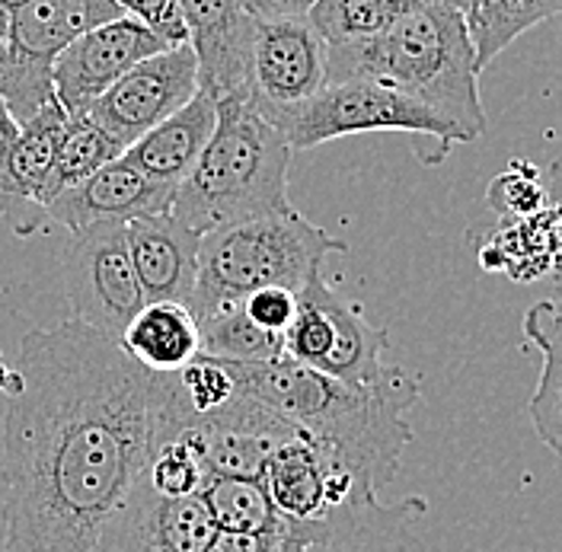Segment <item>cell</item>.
<instances>
[{
  "mask_svg": "<svg viewBox=\"0 0 562 552\" xmlns=\"http://www.w3.org/2000/svg\"><path fill=\"white\" fill-rule=\"evenodd\" d=\"M3 552H93L150 450V371L97 329H33L3 383Z\"/></svg>",
  "mask_w": 562,
  "mask_h": 552,
  "instance_id": "1",
  "label": "cell"
},
{
  "mask_svg": "<svg viewBox=\"0 0 562 552\" xmlns=\"http://www.w3.org/2000/svg\"><path fill=\"white\" fill-rule=\"evenodd\" d=\"M224 364L234 374L237 393L288 418L355 476L378 492L396 480L403 450L413 441L409 413L419 403V383L413 374L386 364L368 383H342L288 354Z\"/></svg>",
  "mask_w": 562,
  "mask_h": 552,
  "instance_id": "2",
  "label": "cell"
},
{
  "mask_svg": "<svg viewBox=\"0 0 562 552\" xmlns=\"http://www.w3.org/2000/svg\"><path fill=\"white\" fill-rule=\"evenodd\" d=\"M333 80H374L428 105L457 125L467 140L486 132L480 103V68L463 13L448 0H428L406 10L390 30L361 42L326 45Z\"/></svg>",
  "mask_w": 562,
  "mask_h": 552,
  "instance_id": "3",
  "label": "cell"
},
{
  "mask_svg": "<svg viewBox=\"0 0 562 552\" xmlns=\"http://www.w3.org/2000/svg\"><path fill=\"white\" fill-rule=\"evenodd\" d=\"M291 144L240 90L217 100V122L202 157L176 185L173 214L195 234L288 211Z\"/></svg>",
  "mask_w": 562,
  "mask_h": 552,
  "instance_id": "4",
  "label": "cell"
},
{
  "mask_svg": "<svg viewBox=\"0 0 562 552\" xmlns=\"http://www.w3.org/2000/svg\"><path fill=\"white\" fill-rule=\"evenodd\" d=\"M346 249V240L311 224L294 207L217 227L199 240V275L186 307L195 316L221 301H244L259 288L297 294L333 252Z\"/></svg>",
  "mask_w": 562,
  "mask_h": 552,
  "instance_id": "5",
  "label": "cell"
},
{
  "mask_svg": "<svg viewBox=\"0 0 562 552\" xmlns=\"http://www.w3.org/2000/svg\"><path fill=\"white\" fill-rule=\"evenodd\" d=\"M425 515V498L384 505L381 492L364 485L319 518L279 515L262 533H227L214 527L209 552H428L419 530Z\"/></svg>",
  "mask_w": 562,
  "mask_h": 552,
  "instance_id": "6",
  "label": "cell"
},
{
  "mask_svg": "<svg viewBox=\"0 0 562 552\" xmlns=\"http://www.w3.org/2000/svg\"><path fill=\"white\" fill-rule=\"evenodd\" d=\"M371 132L428 135L438 140V160H445V154L454 144H470L457 125L431 112L428 105L416 103L384 83L358 80V77L326 83L284 128V138L297 154V150H314L326 140L371 135Z\"/></svg>",
  "mask_w": 562,
  "mask_h": 552,
  "instance_id": "7",
  "label": "cell"
},
{
  "mask_svg": "<svg viewBox=\"0 0 562 552\" xmlns=\"http://www.w3.org/2000/svg\"><path fill=\"white\" fill-rule=\"evenodd\" d=\"M329 83L326 42L307 16L259 20L249 45L244 93L249 105L279 128L297 119V112Z\"/></svg>",
  "mask_w": 562,
  "mask_h": 552,
  "instance_id": "8",
  "label": "cell"
},
{
  "mask_svg": "<svg viewBox=\"0 0 562 552\" xmlns=\"http://www.w3.org/2000/svg\"><path fill=\"white\" fill-rule=\"evenodd\" d=\"M65 291L70 319L119 339L147 304L132 266L125 221H103L70 234L65 249Z\"/></svg>",
  "mask_w": 562,
  "mask_h": 552,
  "instance_id": "9",
  "label": "cell"
},
{
  "mask_svg": "<svg viewBox=\"0 0 562 552\" xmlns=\"http://www.w3.org/2000/svg\"><path fill=\"white\" fill-rule=\"evenodd\" d=\"M199 93V65L186 45L164 48L128 68L87 112L103 125L122 147L160 125L167 115Z\"/></svg>",
  "mask_w": 562,
  "mask_h": 552,
  "instance_id": "10",
  "label": "cell"
},
{
  "mask_svg": "<svg viewBox=\"0 0 562 552\" xmlns=\"http://www.w3.org/2000/svg\"><path fill=\"white\" fill-rule=\"evenodd\" d=\"M164 48L170 45L132 16H119L103 26H93L90 33L77 35L52 61L55 100L68 115L83 112L97 103L125 70Z\"/></svg>",
  "mask_w": 562,
  "mask_h": 552,
  "instance_id": "11",
  "label": "cell"
},
{
  "mask_svg": "<svg viewBox=\"0 0 562 552\" xmlns=\"http://www.w3.org/2000/svg\"><path fill=\"white\" fill-rule=\"evenodd\" d=\"M214 537L205 498H167L150 485H135L128 502L103 527L93 552H209Z\"/></svg>",
  "mask_w": 562,
  "mask_h": 552,
  "instance_id": "12",
  "label": "cell"
},
{
  "mask_svg": "<svg viewBox=\"0 0 562 552\" xmlns=\"http://www.w3.org/2000/svg\"><path fill=\"white\" fill-rule=\"evenodd\" d=\"M259 483L266 488L272 508L281 518L311 520L329 508L349 502L358 488H374L355 476L346 463H339L329 450L314 444L304 431L284 441L266 463ZM378 492V488H374Z\"/></svg>",
  "mask_w": 562,
  "mask_h": 552,
  "instance_id": "13",
  "label": "cell"
},
{
  "mask_svg": "<svg viewBox=\"0 0 562 552\" xmlns=\"http://www.w3.org/2000/svg\"><path fill=\"white\" fill-rule=\"evenodd\" d=\"M195 431L211 476L234 480H259L269 457L284 441L301 435V428L246 393H234V399H227L221 409L195 415Z\"/></svg>",
  "mask_w": 562,
  "mask_h": 552,
  "instance_id": "14",
  "label": "cell"
},
{
  "mask_svg": "<svg viewBox=\"0 0 562 552\" xmlns=\"http://www.w3.org/2000/svg\"><path fill=\"white\" fill-rule=\"evenodd\" d=\"M173 195L176 185L157 182L125 157H115L97 173L58 192L45 205V221L61 224L74 234L103 221H135L147 214H164L173 205Z\"/></svg>",
  "mask_w": 562,
  "mask_h": 552,
  "instance_id": "15",
  "label": "cell"
},
{
  "mask_svg": "<svg viewBox=\"0 0 562 552\" xmlns=\"http://www.w3.org/2000/svg\"><path fill=\"white\" fill-rule=\"evenodd\" d=\"M186 42L199 65V90L214 100L244 87L256 16L246 0H179Z\"/></svg>",
  "mask_w": 562,
  "mask_h": 552,
  "instance_id": "16",
  "label": "cell"
},
{
  "mask_svg": "<svg viewBox=\"0 0 562 552\" xmlns=\"http://www.w3.org/2000/svg\"><path fill=\"white\" fill-rule=\"evenodd\" d=\"M132 266L144 301L189 304L199 275V240L192 227L179 224L170 211L125 221Z\"/></svg>",
  "mask_w": 562,
  "mask_h": 552,
  "instance_id": "17",
  "label": "cell"
},
{
  "mask_svg": "<svg viewBox=\"0 0 562 552\" xmlns=\"http://www.w3.org/2000/svg\"><path fill=\"white\" fill-rule=\"evenodd\" d=\"M125 16L115 0H23L10 10V58L13 65L48 74L52 61L77 35Z\"/></svg>",
  "mask_w": 562,
  "mask_h": 552,
  "instance_id": "18",
  "label": "cell"
},
{
  "mask_svg": "<svg viewBox=\"0 0 562 552\" xmlns=\"http://www.w3.org/2000/svg\"><path fill=\"white\" fill-rule=\"evenodd\" d=\"M214 122H217V100L209 90H199L182 109H176L160 125H154L135 144H128L122 157L150 179L179 185L202 157L214 132Z\"/></svg>",
  "mask_w": 562,
  "mask_h": 552,
  "instance_id": "19",
  "label": "cell"
},
{
  "mask_svg": "<svg viewBox=\"0 0 562 552\" xmlns=\"http://www.w3.org/2000/svg\"><path fill=\"white\" fill-rule=\"evenodd\" d=\"M115 342L154 374H176L202 351L195 316L176 301H147Z\"/></svg>",
  "mask_w": 562,
  "mask_h": 552,
  "instance_id": "20",
  "label": "cell"
},
{
  "mask_svg": "<svg viewBox=\"0 0 562 552\" xmlns=\"http://www.w3.org/2000/svg\"><path fill=\"white\" fill-rule=\"evenodd\" d=\"M560 252V207L547 205L525 217H502L490 243L480 249V266L490 272H505L515 281L547 275Z\"/></svg>",
  "mask_w": 562,
  "mask_h": 552,
  "instance_id": "21",
  "label": "cell"
},
{
  "mask_svg": "<svg viewBox=\"0 0 562 552\" xmlns=\"http://www.w3.org/2000/svg\"><path fill=\"white\" fill-rule=\"evenodd\" d=\"M525 336L537 346L540 358V383L527 403L530 425L537 438L553 457L562 453V326L560 307L553 301L533 304L525 316Z\"/></svg>",
  "mask_w": 562,
  "mask_h": 552,
  "instance_id": "22",
  "label": "cell"
},
{
  "mask_svg": "<svg viewBox=\"0 0 562 552\" xmlns=\"http://www.w3.org/2000/svg\"><path fill=\"white\" fill-rule=\"evenodd\" d=\"M562 0H463L460 13L473 42L480 74L492 65L518 35L533 30L537 23L557 20Z\"/></svg>",
  "mask_w": 562,
  "mask_h": 552,
  "instance_id": "23",
  "label": "cell"
},
{
  "mask_svg": "<svg viewBox=\"0 0 562 552\" xmlns=\"http://www.w3.org/2000/svg\"><path fill=\"white\" fill-rule=\"evenodd\" d=\"M329 313L336 326V342L326 354L319 374L342 380V383H368L384 371V351L390 346L384 329L371 326L361 307L346 304L336 291L329 297Z\"/></svg>",
  "mask_w": 562,
  "mask_h": 552,
  "instance_id": "24",
  "label": "cell"
},
{
  "mask_svg": "<svg viewBox=\"0 0 562 552\" xmlns=\"http://www.w3.org/2000/svg\"><path fill=\"white\" fill-rule=\"evenodd\" d=\"M209 480L211 466L205 460L202 441H199V431H195V418L186 428H176L170 435L150 441L144 483L157 495H167V498L202 495Z\"/></svg>",
  "mask_w": 562,
  "mask_h": 552,
  "instance_id": "25",
  "label": "cell"
},
{
  "mask_svg": "<svg viewBox=\"0 0 562 552\" xmlns=\"http://www.w3.org/2000/svg\"><path fill=\"white\" fill-rule=\"evenodd\" d=\"M202 354L217 361H266L281 354V336L259 329L244 311V301H221L195 313Z\"/></svg>",
  "mask_w": 562,
  "mask_h": 552,
  "instance_id": "26",
  "label": "cell"
},
{
  "mask_svg": "<svg viewBox=\"0 0 562 552\" xmlns=\"http://www.w3.org/2000/svg\"><path fill=\"white\" fill-rule=\"evenodd\" d=\"M122 154H125V147L112 138L87 109L68 115L61 140H58V154H55V170H52V179H48V202L58 192L77 185L80 179L97 173L100 167L112 164Z\"/></svg>",
  "mask_w": 562,
  "mask_h": 552,
  "instance_id": "27",
  "label": "cell"
},
{
  "mask_svg": "<svg viewBox=\"0 0 562 552\" xmlns=\"http://www.w3.org/2000/svg\"><path fill=\"white\" fill-rule=\"evenodd\" d=\"M416 3L422 0H316L307 20L326 45H346L381 35Z\"/></svg>",
  "mask_w": 562,
  "mask_h": 552,
  "instance_id": "28",
  "label": "cell"
},
{
  "mask_svg": "<svg viewBox=\"0 0 562 552\" xmlns=\"http://www.w3.org/2000/svg\"><path fill=\"white\" fill-rule=\"evenodd\" d=\"M202 498L214 527L227 533H262L279 518L259 480L211 476L202 488Z\"/></svg>",
  "mask_w": 562,
  "mask_h": 552,
  "instance_id": "29",
  "label": "cell"
},
{
  "mask_svg": "<svg viewBox=\"0 0 562 552\" xmlns=\"http://www.w3.org/2000/svg\"><path fill=\"white\" fill-rule=\"evenodd\" d=\"M176 374H179L182 393H186V399H189V406H192L195 415L221 409L237 393V383H234V374L227 371V364L217 361V358L202 354V351L186 368H179Z\"/></svg>",
  "mask_w": 562,
  "mask_h": 552,
  "instance_id": "30",
  "label": "cell"
},
{
  "mask_svg": "<svg viewBox=\"0 0 562 552\" xmlns=\"http://www.w3.org/2000/svg\"><path fill=\"white\" fill-rule=\"evenodd\" d=\"M486 202L498 211V217H525V214H533L547 205L550 195L540 185L537 170L527 160H515L505 173L492 179Z\"/></svg>",
  "mask_w": 562,
  "mask_h": 552,
  "instance_id": "31",
  "label": "cell"
},
{
  "mask_svg": "<svg viewBox=\"0 0 562 552\" xmlns=\"http://www.w3.org/2000/svg\"><path fill=\"white\" fill-rule=\"evenodd\" d=\"M115 7L147 26L157 38H164L170 48L186 45V23L179 13V0H115Z\"/></svg>",
  "mask_w": 562,
  "mask_h": 552,
  "instance_id": "32",
  "label": "cell"
},
{
  "mask_svg": "<svg viewBox=\"0 0 562 552\" xmlns=\"http://www.w3.org/2000/svg\"><path fill=\"white\" fill-rule=\"evenodd\" d=\"M244 311L259 329L281 336L297 311V294L288 288H259V291L246 294Z\"/></svg>",
  "mask_w": 562,
  "mask_h": 552,
  "instance_id": "33",
  "label": "cell"
},
{
  "mask_svg": "<svg viewBox=\"0 0 562 552\" xmlns=\"http://www.w3.org/2000/svg\"><path fill=\"white\" fill-rule=\"evenodd\" d=\"M316 0H246L249 13L259 20H291V16H307Z\"/></svg>",
  "mask_w": 562,
  "mask_h": 552,
  "instance_id": "34",
  "label": "cell"
},
{
  "mask_svg": "<svg viewBox=\"0 0 562 552\" xmlns=\"http://www.w3.org/2000/svg\"><path fill=\"white\" fill-rule=\"evenodd\" d=\"M16 119L10 115V109L7 103L0 100V182H3V164H7V150H10V144L16 138Z\"/></svg>",
  "mask_w": 562,
  "mask_h": 552,
  "instance_id": "35",
  "label": "cell"
},
{
  "mask_svg": "<svg viewBox=\"0 0 562 552\" xmlns=\"http://www.w3.org/2000/svg\"><path fill=\"white\" fill-rule=\"evenodd\" d=\"M23 0H0V7H7V10H13V7H20Z\"/></svg>",
  "mask_w": 562,
  "mask_h": 552,
  "instance_id": "36",
  "label": "cell"
},
{
  "mask_svg": "<svg viewBox=\"0 0 562 552\" xmlns=\"http://www.w3.org/2000/svg\"><path fill=\"white\" fill-rule=\"evenodd\" d=\"M448 3H451V7H457V10L463 7V0H448Z\"/></svg>",
  "mask_w": 562,
  "mask_h": 552,
  "instance_id": "37",
  "label": "cell"
}]
</instances>
